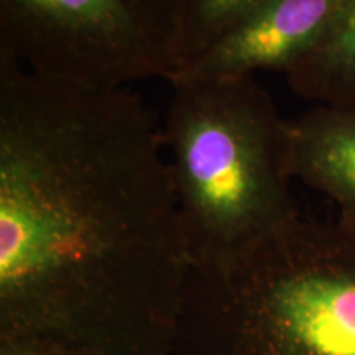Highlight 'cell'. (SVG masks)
Masks as SVG:
<instances>
[{
	"instance_id": "obj_9",
	"label": "cell",
	"mask_w": 355,
	"mask_h": 355,
	"mask_svg": "<svg viewBox=\"0 0 355 355\" xmlns=\"http://www.w3.org/2000/svg\"><path fill=\"white\" fill-rule=\"evenodd\" d=\"M0 355H81L68 344L30 332H0Z\"/></svg>"
},
{
	"instance_id": "obj_5",
	"label": "cell",
	"mask_w": 355,
	"mask_h": 355,
	"mask_svg": "<svg viewBox=\"0 0 355 355\" xmlns=\"http://www.w3.org/2000/svg\"><path fill=\"white\" fill-rule=\"evenodd\" d=\"M344 0H259L170 84L286 74L327 32Z\"/></svg>"
},
{
	"instance_id": "obj_8",
	"label": "cell",
	"mask_w": 355,
	"mask_h": 355,
	"mask_svg": "<svg viewBox=\"0 0 355 355\" xmlns=\"http://www.w3.org/2000/svg\"><path fill=\"white\" fill-rule=\"evenodd\" d=\"M181 2H183L186 68L259 0H181Z\"/></svg>"
},
{
	"instance_id": "obj_1",
	"label": "cell",
	"mask_w": 355,
	"mask_h": 355,
	"mask_svg": "<svg viewBox=\"0 0 355 355\" xmlns=\"http://www.w3.org/2000/svg\"><path fill=\"white\" fill-rule=\"evenodd\" d=\"M165 150L130 89L0 56V332L175 354L191 260Z\"/></svg>"
},
{
	"instance_id": "obj_4",
	"label": "cell",
	"mask_w": 355,
	"mask_h": 355,
	"mask_svg": "<svg viewBox=\"0 0 355 355\" xmlns=\"http://www.w3.org/2000/svg\"><path fill=\"white\" fill-rule=\"evenodd\" d=\"M0 56L50 81L128 89L186 64L181 0H2Z\"/></svg>"
},
{
	"instance_id": "obj_6",
	"label": "cell",
	"mask_w": 355,
	"mask_h": 355,
	"mask_svg": "<svg viewBox=\"0 0 355 355\" xmlns=\"http://www.w3.org/2000/svg\"><path fill=\"white\" fill-rule=\"evenodd\" d=\"M290 166L355 220V107L316 105L290 122Z\"/></svg>"
},
{
	"instance_id": "obj_7",
	"label": "cell",
	"mask_w": 355,
	"mask_h": 355,
	"mask_svg": "<svg viewBox=\"0 0 355 355\" xmlns=\"http://www.w3.org/2000/svg\"><path fill=\"white\" fill-rule=\"evenodd\" d=\"M285 76L318 105L355 107V0H344L324 37Z\"/></svg>"
},
{
	"instance_id": "obj_2",
	"label": "cell",
	"mask_w": 355,
	"mask_h": 355,
	"mask_svg": "<svg viewBox=\"0 0 355 355\" xmlns=\"http://www.w3.org/2000/svg\"><path fill=\"white\" fill-rule=\"evenodd\" d=\"M173 355H355V220L300 216L191 268Z\"/></svg>"
},
{
	"instance_id": "obj_3",
	"label": "cell",
	"mask_w": 355,
	"mask_h": 355,
	"mask_svg": "<svg viewBox=\"0 0 355 355\" xmlns=\"http://www.w3.org/2000/svg\"><path fill=\"white\" fill-rule=\"evenodd\" d=\"M171 86L163 137L191 268L227 263L300 217L290 122L255 76Z\"/></svg>"
}]
</instances>
